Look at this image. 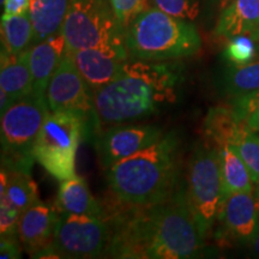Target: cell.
Masks as SVG:
<instances>
[{"label":"cell","mask_w":259,"mask_h":259,"mask_svg":"<svg viewBox=\"0 0 259 259\" xmlns=\"http://www.w3.org/2000/svg\"><path fill=\"white\" fill-rule=\"evenodd\" d=\"M121 203V202H120ZM106 215L109 240L105 257L131 259H186L199 257L205 232L191 210L185 191L179 190L155 205L121 203Z\"/></svg>","instance_id":"6da1fadb"},{"label":"cell","mask_w":259,"mask_h":259,"mask_svg":"<svg viewBox=\"0 0 259 259\" xmlns=\"http://www.w3.org/2000/svg\"><path fill=\"white\" fill-rule=\"evenodd\" d=\"M183 66L176 60H131L121 73L93 93L94 132L156 114L178 101Z\"/></svg>","instance_id":"7a4b0ae2"},{"label":"cell","mask_w":259,"mask_h":259,"mask_svg":"<svg viewBox=\"0 0 259 259\" xmlns=\"http://www.w3.org/2000/svg\"><path fill=\"white\" fill-rule=\"evenodd\" d=\"M179 138L176 132L106 169L109 189L119 202L148 206L166 202L177 191Z\"/></svg>","instance_id":"3957f363"},{"label":"cell","mask_w":259,"mask_h":259,"mask_svg":"<svg viewBox=\"0 0 259 259\" xmlns=\"http://www.w3.org/2000/svg\"><path fill=\"white\" fill-rule=\"evenodd\" d=\"M124 40L131 60H180L196 56L202 48V37L193 22L150 5L126 25Z\"/></svg>","instance_id":"277c9868"},{"label":"cell","mask_w":259,"mask_h":259,"mask_svg":"<svg viewBox=\"0 0 259 259\" xmlns=\"http://www.w3.org/2000/svg\"><path fill=\"white\" fill-rule=\"evenodd\" d=\"M46 95L32 90L2 114V169L30 174L34 148L50 113Z\"/></svg>","instance_id":"5b68a950"},{"label":"cell","mask_w":259,"mask_h":259,"mask_svg":"<svg viewBox=\"0 0 259 259\" xmlns=\"http://www.w3.org/2000/svg\"><path fill=\"white\" fill-rule=\"evenodd\" d=\"M90 121L89 116L72 111L48 113L35 143V160L60 181L76 176L77 149L89 125L93 130Z\"/></svg>","instance_id":"8992f818"},{"label":"cell","mask_w":259,"mask_h":259,"mask_svg":"<svg viewBox=\"0 0 259 259\" xmlns=\"http://www.w3.org/2000/svg\"><path fill=\"white\" fill-rule=\"evenodd\" d=\"M66 53L99 46H125V29L111 0H70L63 24Z\"/></svg>","instance_id":"52a82bcc"},{"label":"cell","mask_w":259,"mask_h":259,"mask_svg":"<svg viewBox=\"0 0 259 259\" xmlns=\"http://www.w3.org/2000/svg\"><path fill=\"white\" fill-rule=\"evenodd\" d=\"M185 193L191 210L208 234L225 200L219 148L209 143L197 145L187 166Z\"/></svg>","instance_id":"ba28073f"},{"label":"cell","mask_w":259,"mask_h":259,"mask_svg":"<svg viewBox=\"0 0 259 259\" xmlns=\"http://www.w3.org/2000/svg\"><path fill=\"white\" fill-rule=\"evenodd\" d=\"M109 240L106 219L60 213L54 240L34 258L105 257Z\"/></svg>","instance_id":"9c48e42d"},{"label":"cell","mask_w":259,"mask_h":259,"mask_svg":"<svg viewBox=\"0 0 259 259\" xmlns=\"http://www.w3.org/2000/svg\"><path fill=\"white\" fill-rule=\"evenodd\" d=\"M94 143L102 168L107 169L163 137L158 126L144 124H118L94 132Z\"/></svg>","instance_id":"30bf717a"},{"label":"cell","mask_w":259,"mask_h":259,"mask_svg":"<svg viewBox=\"0 0 259 259\" xmlns=\"http://www.w3.org/2000/svg\"><path fill=\"white\" fill-rule=\"evenodd\" d=\"M46 100L51 112L72 111L89 116L94 126L93 93L66 53L48 84Z\"/></svg>","instance_id":"8fae6325"},{"label":"cell","mask_w":259,"mask_h":259,"mask_svg":"<svg viewBox=\"0 0 259 259\" xmlns=\"http://www.w3.org/2000/svg\"><path fill=\"white\" fill-rule=\"evenodd\" d=\"M92 93L121 73L130 60L125 46H99L69 53Z\"/></svg>","instance_id":"7c38bea8"},{"label":"cell","mask_w":259,"mask_h":259,"mask_svg":"<svg viewBox=\"0 0 259 259\" xmlns=\"http://www.w3.org/2000/svg\"><path fill=\"white\" fill-rule=\"evenodd\" d=\"M227 235L236 241L251 242L259 231V204L255 192L228 194L219 212Z\"/></svg>","instance_id":"4fadbf2b"},{"label":"cell","mask_w":259,"mask_h":259,"mask_svg":"<svg viewBox=\"0 0 259 259\" xmlns=\"http://www.w3.org/2000/svg\"><path fill=\"white\" fill-rule=\"evenodd\" d=\"M57 208L37 200L21 215L18 238L24 250L35 257L54 240L60 215Z\"/></svg>","instance_id":"5bb4252c"},{"label":"cell","mask_w":259,"mask_h":259,"mask_svg":"<svg viewBox=\"0 0 259 259\" xmlns=\"http://www.w3.org/2000/svg\"><path fill=\"white\" fill-rule=\"evenodd\" d=\"M213 35L226 40L242 35L259 44V0H233L216 19Z\"/></svg>","instance_id":"9a60e30c"},{"label":"cell","mask_w":259,"mask_h":259,"mask_svg":"<svg viewBox=\"0 0 259 259\" xmlns=\"http://www.w3.org/2000/svg\"><path fill=\"white\" fill-rule=\"evenodd\" d=\"M28 52L34 90L46 95L52 76L66 54V42L63 32L60 31L46 40L32 45Z\"/></svg>","instance_id":"2e32d148"},{"label":"cell","mask_w":259,"mask_h":259,"mask_svg":"<svg viewBox=\"0 0 259 259\" xmlns=\"http://www.w3.org/2000/svg\"><path fill=\"white\" fill-rule=\"evenodd\" d=\"M56 208L59 213L106 218L105 208L90 193L87 180L77 176L61 180Z\"/></svg>","instance_id":"e0dca14e"},{"label":"cell","mask_w":259,"mask_h":259,"mask_svg":"<svg viewBox=\"0 0 259 259\" xmlns=\"http://www.w3.org/2000/svg\"><path fill=\"white\" fill-rule=\"evenodd\" d=\"M0 90L8 94L14 102L27 96L34 90L28 50L16 56H11L2 51Z\"/></svg>","instance_id":"ac0fdd59"},{"label":"cell","mask_w":259,"mask_h":259,"mask_svg":"<svg viewBox=\"0 0 259 259\" xmlns=\"http://www.w3.org/2000/svg\"><path fill=\"white\" fill-rule=\"evenodd\" d=\"M70 0H30V18L34 29L32 45L58 34L69 10Z\"/></svg>","instance_id":"d6986e66"},{"label":"cell","mask_w":259,"mask_h":259,"mask_svg":"<svg viewBox=\"0 0 259 259\" xmlns=\"http://www.w3.org/2000/svg\"><path fill=\"white\" fill-rule=\"evenodd\" d=\"M244 127L231 107L218 106L210 108L203 122V134L206 143L216 148L231 145Z\"/></svg>","instance_id":"ffe728a7"},{"label":"cell","mask_w":259,"mask_h":259,"mask_svg":"<svg viewBox=\"0 0 259 259\" xmlns=\"http://www.w3.org/2000/svg\"><path fill=\"white\" fill-rule=\"evenodd\" d=\"M223 93L232 100L259 90V50L253 59L242 64H228L223 73Z\"/></svg>","instance_id":"44dd1931"},{"label":"cell","mask_w":259,"mask_h":259,"mask_svg":"<svg viewBox=\"0 0 259 259\" xmlns=\"http://www.w3.org/2000/svg\"><path fill=\"white\" fill-rule=\"evenodd\" d=\"M220 162L225 198L236 192H255V184L250 171L231 145L220 148Z\"/></svg>","instance_id":"7402d4cb"},{"label":"cell","mask_w":259,"mask_h":259,"mask_svg":"<svg viewBox=\"0 0 259 259\" xmlns=\"http://www.w3.org/2000/svg\"><path fill=\"white\" fill-rule=\"evenodd\" d=\"M34 29L30 12L17 16H2V51L16 56L30 48Z\"/></svg>","instance_id":"603a6c76"},{"label":"cell","mask_w":259,"mask_h":259,"mask_svg":"<svg viewBox=\"0 0 259 259\" xmlns=\"http://www.w3.org/2000/svg\"><path fill=\"white\" fill-rule=\"evenodd\" d=\"M2 198L8 200L21 213L40 200L36 183L31 179L30 174L22 171H9L6 189L0 192Z\"/></svg>","instance_id":"cb8c5ba5"},{"label":"cell","mask_w":259,"mask_h":259,"mask_svg":"<svg viewBox=\"0 0 259 259\" xmlns=\"http://www.w3.org/2000/svg\"><path fill=\"white\" fill-rule=\"evenodd\" d=\"M250 171L255 186L259 185V135L242 127L231 144Z\"/></svg>","instance_id":"d4e9b609"},{"label":"cell","mask_w":259,"mask_h":259,"mask_svg":"<svg viewBox=\"0 0 259 259\" xmlns=\"http://www.w3.org/2000/svg\"><path fill=\"white\" fill-rule=\"evenodd\" d=\"M206 0H149L150 6L157 8L174 17L193 22L199 17Z\"/></svg>","instance_id":"484cf974"},{"label":"cell","mask_w":259,"mask_h":259,"mask_svg":"<svg viewBox=\"0 0 259 259\" xmlns=\"http://www.w3.org/2000/svg\"><path fill=\"white\" fill-rule=\"evenodd\" d=\"M241 124L252 132H259V90L231 101Z\"/></svg>","instance_id":"4316f807"},{"label":"cell","mask_w":259,"mask_h":259,"mask_svg":"<svg viewBox=\"0 0 259 259\" xmlns=\"http://www.w3.org/2000/svg\"><path fill=\"white\" fill-rule=\"evenodd\" d=\"M257 44L258 42L242 35L228 38V44L226 45L223 52L226 60L229 64L247 63L258 53L259 46H257Z\"/></svg>","instance_id":"83f0119b"},{"label":"cell","mask_w":259,"mask_h":259,"mask_svg":"<svg viewBox=\"0 0 259 259\" xmlns=\"http://www.w3.org/2000/svg\"><path fill=\"white\" fill-rule=\"evenodd\" d=\"M22 213L8 200L0 199V232L2 236L18 235V223Z\"/></svg>","instance_id":"f1b7e54d"},{"label":"cell","mask_w":259,"mask_h":259,"mask_svg":"<svg viewBox=\"0 0 259 259\" xmlns=\"http://www.w3.org/2000/svg\"><path fill=\"white\" fill-rule=\"evenodd\" d=\"M18 235H8L0 238V258L18 259L21 258Z\"/></svg>","instance_id":"f546056e"},{"label":"cell","mask_w":259,"mask_h":259,"mask_svg":"<svg viewBox=\"0 0 259 259\" xmlns=\"http://www.w3.org/2000/svg\"><path fill=\"white\" fill-rule=\"evenodd\" d=\"M30 10V0H5L4 16L22 15Z\"/></svg>","instance_id":"4dcf8cb0"},{"label":"cell","mask_w":259,"mask_h":259,"mask_svg":"<svg viewBox=\"0 0 259 259\" xmlns=\"http://www.w3.org/2000/svg\"><path fill=\"white\" fill-rule=\"evenodd\" d=\"M233 0H206L205 4L208 5L210 11L219 17L220 14H221L223 10L231 4Z\"/></svg>","instance_id":"1f68e13d"},{"label":"cell","mask_w":259,"mask_h":259,"mask_svg":"<svg viewBox=\"0 0 259 259\" xmlns=\"http://www.w3.org/2000/svg\"><path fill=\"white\" fill-rule=\"evenodd\" d=\"M14 101L11 100V97H10L8 94L5 92H3V90H0V114H3V113H5L8 109L14 105Z\"/></svg>","instance_id":"d6a6232c"},{"label":"cell","mask_w":259,"mask_h":259,"mask_svg":"<svg viewBox=\"0 0 259 259\" xmlns=\"http://www.w3.org/2000/svg\"><path fill=\"white\" fill-rule=\"evenodd\" d=\"M251 244V247H252V251H253V253L259 257V231L257 234L253 239H252V241L250 242Z\"/></svg>","instance_id":"836d02e7"},{"label":"cell","mask_w":259,"mask_h":259,"mask_svg":"<svg viewBox=\"0 0 259 259\" xmlns=\"http://www.w3.org/2000/svg\"><path fill=\"white\" fill-rule=\"evenodd\" d=\"M255 197H257L258 204H259V185L255 186Z\"/></svg>","instance_id":"e575fe53"},{"label":"cell","mask_w":259,"mask_h":259,"mask_svg":"<svg viewBox=\"0 0 259 259\" xmlns=\"http://www.w3.org/2000/svg\"><path fill=\"white\" fill-rule=\"evenodd\" d=\"M0 2H2V5H4V3H5V0H0Z\"/></svg>","instance_id":"d590c367"},{"label":"cell","mask_w":259,"mask_h":259,"mask_svg":"<svg viewBox=\"0 0 259 259\" xmlns=\"http://www.w3.org/2000/svg\"><path fill=\"white\" fill-rule=\"evenodd\" d=\"M115 2V0H111V3H114Z\"/></svg>","instance_id":"8d00e7d4"}]
</instances>
